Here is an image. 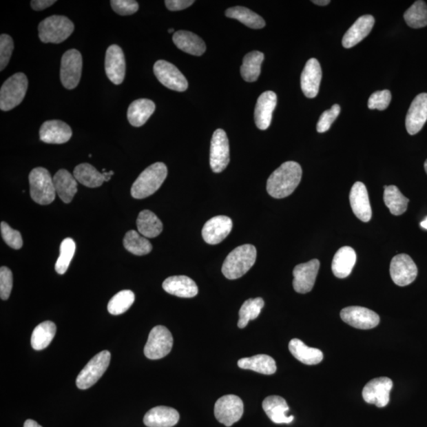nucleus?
Listing matches in <instances>:
<instances>
[{
  "mask_svg": "<svg viewBox=\"0 0 427 427\" xmlns=\"http://www.w3.org/2000/svg\"><path fill=\"white\" fill-rule=\"evenodd\" d=\"M111 7L116 14L120 15H131L138 10V3L134 0H112Z\"/></svg>",
  "mask_w": 427,
  "mask_h": 427,
  "instance_id": "obj_50",
  "label": "nucleus"
},
{
  "mask_svg": "<svg viewBox=\"0 0 427 427\" xmlns=\"http://www.w3.org/2000/svg\"><path fill=\"white\" fill-rule=\"evenodd\" d=\"M1 233L4 242L10 248L20 249L23 247V241L20 232L10 227L7 222H1Z\"/></svg>",
  "mask_w": 427,
  "mask_h": 427,
  "instance_id": "obj_45",
  "label": "nucleus"
},
{
  "mask_svg": "<svg viewBox=\"0 0 427 427\" xmlns=\"http://www.w3.org/2000/svg\"><path fill=\"white\" fill-rule=\"evenodd\" d=\"M340 106L335 104L330 110L324 111L318 121L317 125V132L319 133H324L329 131L333 123L340 115Z\"/></svg>",
  "mask_w": 427,
  "mask_h": 427,
  "instance_id": "obj_48",
  "label": "nucleus"
},
{
  "mask_svg": "<svg viewBox=\"0 0 427 427\" xmlns=\"http://www.w3.org/2000/svg\"><path fill=\"white\" fill-rule=\"evenodd\" d=\"M168 174L167 165L156 163L149 165L132 185L131 194L133 198H147L158 191L163 184Z\"/></svg>",
  "mask_w": 427,
  "mask_h": 427,
  "instance_id": "obj_3",
  "label": "nucleus"
},
{
  "mask_svg": "<svg viewBox=\"0 0 427 427\" xmlns=\"http://www.w3.org/2000/svg\"><path fill=\"white\" fill-rule=\"evenodd\" d=\"M105 72L107 77L115 85H120L124 81L126 72V63L124 52L116 45H111L106 51Z\"/></svg>",
  "mask_w": 427,
  "mask_h": 427,
  "instance_id": "obj_17",
  "label": "nucleus"
},
{
  "mask_svg": "<svg viewBox=\"0 0 427 427\" xmlns=\"http://www.w3.org/2000/svg\"><path fill=\"white\" fill-rule=\"evenodd\" d=\"M264 306V299L261 298H250L243 303L239 311V320L238 326L244 329L247 326L250 320H255Z\"/></svg>",
  "mask_w": 427,
  "mask_h": 427,
  "instance_id": "obj_40",
  "label": "nucleus"
},
{
  "mask_svg": "<svg viewBox=\"0 0 427 427\" xmlns=\"http://www.w3.org/2000/svg\"><path fill=\"white\" fill-rule=\"evenodd\" d=\"M14 50V41L8 34L0 36V71L8 66Z\"/></svg>",
  "mask_w": 427,
  "mask_h": 427,
  "instance_id": "obj_46",
  "label": "nucleus"
},
{
  "mask_svg": "<svg viewBox=\"0 0 427 427\" xmlns=\"http://www.w3.org/2000/svg\"><path fill=\"white\" fill-rule=\"evenodd\" d=\"M238 365L241 369L253 371L265 375H274L277 370L275 360L267 355L244 357L238 360Z\"/></svg>",
  "mask_w": 427,
  "mask_h": 427,
  "instance_id": "obj_33",
  "label": "nucleus"
},
{
  "mask_svg": "<svg viewBox=\"0 0 427 427\" xmlns=\"http://www.w3.org/2000/svg\"><path fill=\"white\" fill-rule=\"evenodd\" d=\"M264 59V53L258 51L251 52L244 57L241 74L244 81L253 83L258 79Z\"/></svg>",
  "mask_w": 427,
  "mask_h": 427,
  "instance_id": "obj_38",
  "label": "nucleus"
},
{
  "mask_svg": "<svg viewBox=\"0 0 427 427\" xmlns=\"http://www.w3.org/2000/svg\"><path fill=\"white\" fill-rule=\"evenodd\" d=\"M124 247L128 252L136 256L147 255L152 250L151 242L136 231L127 232L124 238Z\"/></svg>",
  "mask_w": 427,
  "mask_h": 427,
  "instance_id": "obj_41",
  "label": "nucleus"
},
{
  "mask_svg": "<svg viewBox=\"0 0 427 427\" xmlns=\"http://www.w3.org/2000/svg\"><path fill=\"white\" fill-rule=\"evenodd\" d=\"M134 302V293L129 290L121 291L111 298L108 311L112 315H121L129 309Z\"/></svg>",
  "mask_w": 427,
  "mask_h": 427,
  "instance_id": "obj_43",
  "label": "nucleus"
},
{
  "mask_svg": "<svg viewBox=\"0 0 427 427\" xmlns=\"http://www.w3.org/2000/svg\"><path fill=\"white\" fill-rule=\"evenodd\" d=\"M229 163V145L225 131L214 132L210 151V165L214 173H221Z\"/></svg>",
  "mask_w": 427,
  "mask_h": 427,
  "instance_id": "obj_14",
  "label": "nucleus"
},
{
  "mask_svg": "<svg viewBox=\"0 0 427 427\" xmlns=\"http://www.w3.org/2000/svg\"><path fill=\"white\" fill-rule=\"evenodd\" d=\"M421 227L427 229V218L426 220L420 223Z\"/></svg>",
  "mask_w": 427,
  "mask_h": 427,
  "instance_id": "obj_56",
  "label": "nucleus"
},
{
  "mask_svg": "<svg viewBox=\"0 0 427 427\" xmlns=\"http://www.w3.org/2000/svg\"><path fill=\"white\" fill-rule=\"evenodd\" d=\"M114 174V171H110V172H104L105 181H109L111 179L112 176Z\"/></svg>",
  "mask_w": 427,
  "mask_h": 427,
  "instance_id": "obj_55",
  "label": "nucleus"
},
{
  "mask_svg": "<svg viewBox=\"0 0 427 427\" xmlns=\"http://www.w3.org/2000/svg\"><path fill=\"white\" fill-rule=\"evenodd\" d=\"M312 2L316 5H319V6H326V5L330 3L329 0H313Z\"/></svg>",
  "mask_w": 427,
  "mask_h": 427,
  "instance_id": "obj_54",
  "label": "nucleus"
},
{
  "mask_svg": "<svg viewBox=\"0 0 427 427\" xmlns=\"http://www.w3.org/2000/svg\"><path fill=\"white\" fill-rule=\"evenodd\" d=\"M72 131L65 122L48 121L40 128V140L50 144H63L70 140Z\"/></svg>",
  "mask_w": 427,
  "mask_h": 427,
  "instance_id": "obj_22",
  "label": "nucleus"
},
{
  "mask_svg": "<svg viewBox=\"0 0 427 427\" xmlns=\"http://www.w3.org/2000/svg\"><path fill=\"white\" fill-rule=\"evenodd\" d=\"M168 32H169V34H172V33H174V29H169V30H168Z\"/></svg>",
  "mask_w": 427,
  "mask_h": 427,
  "instance_id": "obj_58",
  "label": "nucleus"
},
{
  "mask_svg": "<svg viewBox=\"0 0 427 427\" xmlns=\"http://www.w3.org/2000/svg\"><path fill=\"white\" fill-rule=\"evenodd\" d=\"M319 269L320 261L317 259L297 265L293 271V289L299 293L311 292L316 282Z\"/></svg>",
  "mask_w": 427,
  "mask_h": 427,
  "instance_id": "obj_16",
  "label": "nucleus"
},
{
  "mask_svg": "<svg viewBox=\"0 0 427 427\" xmlns=\"http://www.w3.org/2000/svg\"><path fill=\"white\" fill-rule=\"evenodd\" d=\"M232 229L231 218L218 216L211 218L205 223L202 229V236L207 244H218L231 233Z\"/></svg>",
  "mask_w": 427,
  "mask_h": 427,
  "instance_id": "obj_18",
  "label": "nucleus"
},
{
  "mask_svg": "<svg viewBox=\"0 0 427 427\" xmlns=\"http://www.w3.org/2000/svg\"><path fill=\"white\" fill-rule=\"evenodd\" d=\"M56 194L63 202L69 204L78 190L77 180L66 169L59 170L53 178Z\"/></svg>",
  "mask_w": 427,
  "mask_h": 427,
  "instance_id": "obj_29",
  "label": "nucleus"
},
{
  "mask_svg": "<svg viewBox=\"0 0 427 427\" xmlns=\"http://www.w3.org/2000/svg\"><path fill=\"white\" fill-rule=\"evenodd\" d=\"M322 79V71L320 63L317 59H309L301 76V87L306 97L309 98L317 97Z\"/></svg>",
  "mask_w": 427,
  "mask_h": 427,
  "instance_id": "obj_20",
  "label": "nucleus"
},
{
  "mask_svg": "<svg viewBox=\"0 0 427 427\" xmlns=\"http://www.w3.org/2000/svg\"><path fill=\"white\" fill-rule=\"evenodd\" d=\"M76 245L73 239L67 238L63 240L61 244L60 256H59L55 266L58 274L63 275L67 271L74 253H76Z\"/></svg>",
  "mask_w": 427,
  "mask_h": 427,
  "instance_id": "obj_44",
  "label": "nucleus"
},
{
  "mask_svg": "<svg viewBox=\"0 0 427 427\" xmlns=\"http://www.w3.org/2000/svg\"><path fill=\"white\" fill-rule=\"evenodd\" d=\"M180 415L177 410L158 406L147 413L144 416L143 423L148 427H173L177 425Z\"/></svg>",
  "mask_w": 427,
  "mask_h": 427,
  "instance_id": "obj_25",
  "label": "nucleus"
},
{
  "mask_svg": "<svg viewBox=\"0 0 427 427\" xmlns=\"http://www.w3.org/2000/svg\"><path fill=\"white\" fill-rule=\"evenodd\" d=\"M29 181L31 198L37 204L48 205L54 201L56 192L49 171L43 167L34 169L29 175Z\"/></svg>",
  "mask_w": 427,
  "mask_h": 427,
  "instance_id": "obj_5",
  "label": "nucleus"
},
{
  "mask_svg": "<svg viewBox=\"0 0 427 427\" xmlns=\"http://www.w3.org/2000/svg\"><path fill=\"white\" fill-rule=\"evenodd\" d=\"M426 121L427 94L423 93L416 96L406 116L405 124L408 134H417L425 125Z\"/></svg>",
  "mask_w": 427,
  "mask_h": 427,
  "instance_id": "obj_19",
  "label": "nucleus"
},
{
  "mask_svg": "<svg viewBox=\"0 0 427 427\" xmlns=\"http://www.w3.org/2000/svg\"><path fill=\"white\" fill-rule=\"evenodd\" d=\"M23 427H42L41 425L37 423L34 420L28 419L25 421Z\"/></svg>",
  "mask_w": 427,
  "mask_h": 427,
  "instance_id": "obj_53",
  "label": "nucleus"
},
{
  "mask_svg": "<svg viewBox=\"0 0 427 427\" xmlns=\"http://www.w3.org/2000/svg\"><path fill=\"white\" fill-rule=\"evenodd\" d=\"M244 404L241 398L227 395L217 400L215 405L216 418L226 426H231L242 417Z\"/></svg>",
  "mask_w": 427,
  "mask_h": 427,
  "instance_id": "obj_10",
  "label": "nucleus"
},
{
  "mask_svg": "<svg viewBox=\"0 0 427 427\" xmlns=\"http://www.w3.org/2000/svg\"><path fill=\"white\" fill-rule=\"evenodd\" d=\"M256 260V247L249 244L241 245L227 256L222 265V274L228 280L239 279L252 268Z\"/></svg>",
  "mask_w": 427,
  "mask_h": 427,
  "instance_id": "obj_2",
  "label": "nucleus"
},
{
  "mask_svg": "<svg viewBox=\"0 0 427 427\" xmlns=\"http://www.w3.org/2000/svg\"><path fill=\"white\" fill-rule=\"evenodd\" d=\"M74 30L72 21L62 15H52L41 21L39 39L43 43L60 44L70 37Z\"/></svg>",
  "mask_w": 427,
  "mask_h": 427,
  "instance_id": "obj_4",
  "label": "nucleus"
},
{
  "mask_svg": "<svg viewBox=\"0 0 427 427\" xmlns=\"http://www.w3.org/2000/svg\"><path fill=\"white\" fill-rule=\"evenodd\" d=\"M392 100L391 92L388 90H380L373 93L368 101L370 110H384L388 108Z\"/></svg>",
  "mask_w": 427,
  "mask_h": 427,
  "instance_id": "obj_47",
  "label": "nucleus"
},
{
  "mask_svg": "<svg viewBox=\"0 0 427 427\" xmlns=\"http://www.w3.org/2000/svg\"><path fill=\"white\" fill-rule=\"evenodd\" d=\"M163 289L170 295L180 298H194L198 293V287L191 278L185 275H176L167 278L163 282Z\"/></svg>",
  "mask_w": 427,
  "mask_h": 427,
  "instance_id": "obj_26",
  "label": "nucleus"
},
{
  "mask_svg": "<svg viewBox=\"0 0 427 427\" xmlns=\"http://www.w3.org/2000/svg\"><path fill=\"white\" fill-rule=\"evenodd\" d=\"M83 57L76 50L67 51L62 56L61 80L64 87L73 90L77 87L81 79Z\"/></svg>",
  "mask_w": 427,
  "mask_h": 427,
  "instance_id": "obj_9",
  "label": "nucleus"
},
{
  "mask_svg": "<svg viewBox=\"0 0 427 427\" xmlns=\"http://www.w3.org/2000/svg\"><path fill=\"white\" fill-rule=\"evenodd\" d=\"M340 317L345 323L359 329H371L380 323V317L377 313L361 306H349L342 309Z\"/></svg>",
  "mask_w": 427,
  "mask_h": 427,
  "instance_id": "obj_15",
  "label": "nucleus"
},
{
  "mask_svg": "<svg viewBox=\"0 0 427 427\" xmlns=\"http://www.w3.org/2000/svg\"><path fill=\"white\" fill-rule=\"evenodd\" d=\"M301 165L295 162H286L272 173L267 183V191L275 199L289 196L302 180Z\"/></svg>",
  "mask_w": 427,
  "mask_h": 427,
  "instance_id": "obj_1",
  "label": "nucleus"
},
{
  "mask_svg": "<svg viewBox=\"0 0 427 427\" xmlns=\"http://www.w3.org/2000/svg\"><path fill=\"white\" fill-rule=\"evenodd\" d=\"M136 223L138 232L147 238H156L163 232V222L156 214L151 211H141L138 216Z\"/></svg>",
  "mask_w": 427,
  "mask_h": 427,
  "instance_id": "obj_34",
  "label": "nucleus"
},
{
  "mask_svg": "<svg viewBox=\"0 0 427 427\" xmlns=\"http://www.w3.org/2000/svg\"><path fill=\"white\" fill-rule=\"evenodd\" d=\"M55 3V0H33L31 1V7L34 10H43L52 6Z\"/></svg>",
  "mask_w": 427,
  "mask_h": 427,
  "instance_id": "obj_52",
  "label": "nucleus"
},
{
  "mask_svg": "<svg viewBox=\"0 0 427 427\" xmlns=\"http://www.w3.org/2000/svg\"><path fill=\"white\" fill-rule=\"evenodd\" d=\"M165 3L171 12H178V10L189 8L194 3V0H167Z\"/></svg>",
  "mask_w": 427,
  "mask_h": 427,
  "instance_id": "obj_51",
  "label": "nucleus"
},
{
  "mask_svg": "<svg viewBox=\"0 0 427 427\" xmlns=\"http://www.w3.org/2000/svg\"><path fill=\"white\" fill-rule=\"evenodd\" d=\"M404 18L410 28L420 29L427 25V6L424 1L418 0L415 2L407 12L404 14Z\"/></svg>",
  "mask_w": 427,
  "mask_h": 427,
  "instance_id": "obj_42",
  "label": "nucleus"
},
{
  "mask_svg": "<svg viewBox=\"0 0 427 427\" xmlns=\"http://www.w3.org/2000/svg\"><path fill=\"white\" fill-rule=\"evenodd\" d=\"M111 354L108 351H103L96 355L83 368L76 379L77 387L87 389L103 377L110 366Z\"/></svg>",
  "mask_w": 427,
  "mask_h": 427,
  "instance_id": "obj_8",
  "label": "nucleus"
},
{
  "mask_svg": "<svg viewBox=\"0 0 427 427\" xmlns=\"http://www.w3.org/2000/svg\"><path fill=\"white\" fill-rule=\"evenodd\" d=\"M28 89V79L24 73L13 74L5 81L0 90V109L10 111L23 101Z\"/></svg>",
  "mask_w": 427,
  "mask_h": 427,
  "instance_id": "obj_6",
  "label": "nucleus"
},
{
  "mask_svg": "<svg viewBox=\"0 0 427 427\" xmlns=\"http://www.w3.org/2000/svg\"><path fill=\"white\" fill-rule=\"evenodd\" d=\"M384 202L394 216H402L407 211L409 200L400 192L397 186H384Z\"/></svg>",
  "mask_w": 427,
  "mask_h": 427,
  "instance_id": "obj_37",
  "label": "nucleus"
},
{
  "mask_svg": "<svg viewBox=\"0 0 427 427\" xmlns=\"http://www.w3.org/2000/svg\"><path fill=\"white\" fill-rule=\"evenodd\" d=\"M390 275L395 284L408 286L413 284L417 277V266L410 256L399 254L394 256L391 261Z\"/></svg>",
  "mask_w": 427,
  "mask_h": 427,
  "instance_id": "obj_13",
  "label": "nucleus"
},
{
  "mask_svg": "<svg viewBox=\"0 0 427 427\" xmlns=\"http://www.w3.org/2000/svg\"><path fill=\"white\" fill-rule=\"evenodd\" d=\"M349 198L352 211L356 217L362 222H369L372 217V209L366 185L356 183L352 186Z\"/></svg>",
  "mask_w": 427,
  "mask_h": 427,
  "instance_id": "obj_21",
  "label": "nucleus"
},
{
  "mask_svg": "<svg viewBox=\"0 0 427 427\" xmlns=\"http://www.w3.org/2000/svg\"><path fill=\"white\" fill-rule=\"evenodd\" d=\"M393 383L390 378L377 377L368 382L362 390V397L368 404H375L378 408L388 405Z\"/></svg>",
  "mask_w": 427,
  "mask_h": 427,
  "instance_id": "obj_12",
  "label": "nucleus"
},
{
  "mask_svg": "<svg viewBox=\"0 0 427 427\" xmlns=\"http://www.w3.org/2000/svg\"><path fill=\"white\" fill-rule=\"evenodd\" d=\"M263 409L269 418L276 424H289L293 420V416H288L289 406L286 400L279 396L267 397L262 404Z\"/></svg>",
  "mask_w": 427,
  "mask_h": 427,
  "instance_id": "obj_27",
  "label": "nucleus"
},
{
  "mask_svg": "<svg viewBox=\"0 0 427 427\" xmlns=\"http://www.w3.org/2000/svg\"><path fill=\"white\" fill-rule=\"evenodd\" d=\"M173 41L179 50L190 55L200 56L206 51V45L199 36L189 31L179 30L176 32Z\"/></svg>",
  "mask_w": 427,
  "mask_h": 427,
  "instance_id": "obj_28",
  "label": "nucleus"
},
{
  "mask_svg": "<svg viewBox=\"0 0 427 427\" xmlns=\"http://www.w3.org/2000/svg\"><path fill=\"white\" fill-rule=\"evenodd\" d=\"M156 110V104L149 99L142 98L134 101L128 107L127 120L134 127L146 124Z\"/></svg>",
  "mask_w": 427,
  "mask_h": 427,
  "instance_id": "obj_31",
  "label": "nucleus"
},
{
  "mask_svg": "<svg viewBox=\"0 0 427 427\" xmlns=\"http://www.w3.org/2000/svg\"><path fill=\"white\" fill-rule=\"evenodd\" d=\"M424 168L426 170V173L427 174V159L426 160L425 164H424Z\"/></svg>",
  "mask_w": 427,
  "mask_h": 427,
  "instance_id": "obj_57",
  "label": "nucleus"
},
{
  "mask_svg": "<svg viewBox=\"0 0 427 427\" xmlns=\"http://www.w3.org/2000/svg\"><path fill=\"white\" fill-rule=\"evenodd\" d=\"M228 18L237 19L240 23L252 29H262L266 23L262 17L252 10L244 7H234L227 10Z\"/></svg>",
  "mask_w": 427,
  "mask_h": 427,
  "instance_id": "obj_39",
  "label": "nucleus"
},
{
  "mask_svg": "<svg viewBox=\"0 0 427 427\" xmlns=\"http://www.w3.org/2000/svg\"><path fill=\"white\" fill-rule=\"evenodd\" d=\"M276 104L277 95L273 92H266L260 96L254 114L256 125L259 129H268Z\"/></svg>",
  "mask_w": 427,
  "mask_h": 427,
  "instance_id": "obj_23",
  "label": "nucleus"
},
{
  "mask_svg": "<svg viewBox=\"0 0 427 427\" xmlns=\"http://www.w3.org/2000/svg\"><path fill=\"white\" fill-rule=\"evenodd\" d=\"M174 344V338L169 329L158 325L151 331L144 348V355L149 360H157L167 356Z\"/></svg>",
  "mask_w": 427,
  "mask_h": 427,
  "instance_id": "obj_7",
  "label": "nucleus"
},
{
  "mask_svg": "<svg viewBox=\"0 0 427 427\" xmlns=\"http://www.w3.org/2000/svg\"><path fill=\"white\" fill-rule=\"evenodd\" d=\"M375 23V18L370 14L363 15L357 19L344 36L343 41H342L343 46L346 49H351V48L359 44L369 35Z\"/></svg>",
  "mask_w": 427,
  "mask_h": 427,
  "instance_id": "obj_24",
  "label": "nucleus"
},
{
  "mask_svg": "<svg viewBox=\"0 0 427 427\" xmlns=\"http://www.w3.org/2000/svg\"><path fill=\"white\" fill-rule=\"evenodd\" d=\"M356 262L355 251L349 247L340 249L334 256L332 270L335 276L344 279L349 276Z\"/></svg>",
  "mask_w": 427,
  "mask_h": 427,
  "instance_id": "obj_30",
  "label": "nucleus"
},
{
  "mask_svg": "<svg viewBox=\"0 0 427 427\" xmlns=\"http://www.w3.org/2000/svg\"><path fill=\"white\" fill-rule=\"evenodd\" d=\"M56 333V324L50 320L37 325L31 336L32 348L37 351L48 348L54 339Z\"/></svg>",
  "mask_w": 427,
  "mask_h": 427,
  "instance_id": "obj_36",
  "label": "nucleus"
},
{
  "mask_svg": "<svg viewBox=\"0 0 427 427\" xmlns=\"http://www.w3.org/2000/svg\"><path fill=\"white\" fill-rule=\"evenodd\" d=\"M291 353L296 360L306 365H317L324 359L323 352L317 348H309L298 339H293L289 344Z\"/></svg>",
  "mask_w": 427,
  "mask_h": 427,
  "instance_id": "obj_32",
  "label": "nucleus"
},
{
  "mask_svg": "<svg viewBox=\"0 0 427 427\" xmlns=\"http://www.w3.org/2000/svg\"><path fill=\"white\" fill-rule=\"evenodd\" d=\"M154 72L165 87L175 90V92H184L189 87L184 74L174 64L165 61H158L154 63Z\"/></svg>",
  "mask_w": 427,
  "mask_h": 427,
  "instance_id": "obj_11",
  "label": "nucleus"
},
{
  "mask_svg": "<svg viewBox=\"0 0 427 427\" xmlns=\"http://www.w3.org/2000/svg\"><path fill=\"white\" fill-rule=\"evenodd\" d=\"M73 175L80 184L88 188H98L105 183L103 174L98 172L93 165L88 163L77 165Z\"/></svg>",
  "mask_w": 427,
  "mask_h": 427,
  "instance_id": "obj_35",
  "label": "nucleus"
},
{
  "mask_svg": "<svg viewBox=\"0 0 427 427\" xmlns=\"http://www.w3.org/2000/svg\"><path fill=\"white\" fill-rule=\"evenodd\" d=\"M13 287V275L7 267L0 269V297L2 300H8Z\"/></svg>",
  "mask_w": 427,
  "mask_h": 427,
  "instance_id": "obj_49",
  "label": "nucleus"
}]
</instances>
